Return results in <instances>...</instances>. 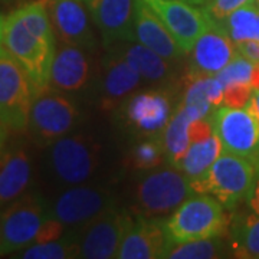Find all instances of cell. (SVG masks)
Listing matches in <instances>:
<instances>
[{
	"label": "cell",
	"instance_id": "ab89813d",
	"mask_svg": "<svg viewBox=\"0 0 259 259\" xmlns=\"http://www.w3.org/2000/svg\"><path fill=\"white\" fill-rule=\"evenodd\" d=\"M250 85L253 90H259V64H255V68H253V75H252V81H250Z\"/></svg>",
	"mask_w": 259,
	"mask_h": 259
},
{
	"label": "cell",
	"instance_id": "277c9868",
	"mask_svg": "<svg viewBox=\"0 0 259 259\" xmlns=\"http://www.w3.org/2000/svg\"><path fill=\"white\" fill-rule=\"evenodd\" d=\"M35 95V85L26 71L0 48V124L13 133L28 130Z\"/></svg>",
	"mask_w": 259,
	"mask_h": 259
},
{
	"label": "cell",
	"instance_id": "8992f818",
	"mask_svg": "<svg viewBox=\"0 0 259 259\" xmlns=\"http://www.w3.org/2000/svg\"><path fill=\"white\" fill-rule=\"evenodd\" d=\"M78 110L66 95L51 87L36 91L30 110L29 127L39 146H49L74 128Z\"/></svg>",
	"mask_w": 259,
	"mask_h": 259
},
{
	"label": "cell",
	"instance_id": "836d02e7",
	"mask_svg": "<svg viewBox=\"0 0 259 259\" xmlns=\"http://www.w3.org/2000/svg\"><path fill=\"white\" fill-rule=\"evenodd\" d=\"M64 229V223H61L59 221L54 219V218H48L47 221L44 222V225H42L39 233H37L36 242H35V243H44V242L56 241V239L62 238Z\"/></svg>",
	"mask_w": 259,
	"mask_h": 259
},
{
	"label": "cell",
	"instance_id": "ba28073f",
	"mask_svg": "<svg viewBox=\"0 0 259 259\" xmlns=\"http://www.w3.org/2000/svg\"><path fill=\"white\" fill-rule=\"evenodd\" d=\"M193 193L190 179L186 175L173 168H163L141 179L136 197L140 209L151 218L175 210Z\"/></svg>",
	"mask_w": 259,
	"mask_h": 259
},
{
	"label": "cell",
	"instance_id": "d4e9b609",
	"mask_svg": "<svg viewBox=\"0 0 259 259\" xmlns=\"http://www.w3.org/2000/svg\"><path fill=\"white\" fill-rule=\"evenodd\" d=\"M213 23L222 29L233 42L259 40V8L255 3L235 10L221 22Z\"/></svg>",
	"mask_w": 259,
	"mask_h": 259
},
{
	"label": "cell",
	"instance_id": "d6a6232c",
	"mask_svg": "<svg viewBox=\"0 0 259 259\" xmlns=\"http://www.w3.org/2000/svg\"><path fill=\"white\" fill-rule=\"evenodd\" d=\"M253 88L249 83H229L223 87V104L232 108H243L250 101Z\"/></svg>",
	"mask_w": 259,
	"mask_h": 259
},
{
	"label": "cell",
	"instance_id": "f1b7e54d",
	"mask_svg": "<svg viewBox=\"0 0 259 259\" xmlns=\"http://www.w3.org/2000/svg\"><path fill=\"white\" fill-rule=\"evenodd\" d=\"M185 108L187 114L190 115L192 120H200L207 118L210 114V102L206 95V83L204 76L202 78H194L192 82L189 83L185 94Z\"/></svg>",
	"mask_w": 259,
	"mask_h": 259
},
{
	"label": "cell",
	"instance_id": "4fadbf2b",
	"mask_svg": "<svg viewBox=\"0 0 259 259\" xmlns=\"http://www.w3.org/2000/svg\"><path fill=\"white\" fill-rule=\"evenodd\" d=\"M111 207V196L104 190L75 186L59 194L49 207V218H54L65 226L88 222L100 213Z\"/></svg>",
	"mask_w": 259,
	"mask_h": 259
},
{
	"label": "cell",
	"instance_id": "e0dca14e",
	"mask_svg": "<svg viewBox=\"0 0 259 259\" xmlns=\"http://www.w3.org/2000/svg\"><path fill=\"white\" fill-rule=\"evenodd\" d=\"M134 32L140 44L166 59H177L185 55L163 20L144 0H134Z\"/></svg>",
	"mask_w": 259,
	"mask_h": 259
},
{
	"label": "cell",
	"instance_id": "484cf974",
	"mask_svg": "<svg viewBox=\"0 0 259 259\" xmlns=\"http://www.w3.org/2000/svg\"><path fill=\"white\" fill-rule=\"evenodd\" d=\"M233 252L243 258H259V216L252 212L236 219L231 229Z\"/></svg>",
	"mask_w": 259,
	"mask_h": 259
},
{
	"label": "cell",
	"instance_id": "4dcf8cb0",
	"mask_svg": "<svg viewBox=\"0 0 259 259\" xmlns=\"http://www.w3.org/2000/svg\"><path fill=\"white\" fill-rule=\"evenodd\" d=\"M253 68H255L253 62H250V61L245 59L239 54H236V56L232 59L231 62L226 65L222 71H219L214 76L221 81L223 87L236 82L249 83L250 85L252 75H253Z\"/></svg>",
	"mask_w": 259,
	"mask_h": 259
},
{
	"label": "cell",
	"instance_id": "44dd1931",
	"mask_svg": "<svg viewBox=\"0 0 259 259\" xmlns=\"http://www.w3.org/2000/svg\"><path fill=\"white\" fill-rule=\"evenodd\" d=\"M192 121L193 120L186 111L185 104H182L176 114L167 122L166 128L163 131V144H164L168 163L177 170L180 168L182 160L190 146L189 125Z\"/></svg>",
	"mask_w": 259,
	"mask_h": 259
},
{
	"label": "cell",
	"instance_id": "f6af8a7d",
	"mask_svg": "<svg viewBox=\"0 0 259 259\" xmlns=\"http://www.w3.org/2000/svg\"><path fill=\"white\" fill-rule=\"evenodd\" d=\"M83 2H88V0H83Z\"/></svg>",
	"mask_w": 259,
	"mask_h": 259
},
{
	"label": "cell",
	"instance_id": "9a60e30c",
	"mask_svg": "<svg viewBox=\"0 0 259 259\" xmlns=\"http://www.w3.org/2000/svg\"><path fill=\"white\" fill-rule=\"evenodd\" d=\"M210 20V19H209ZM236 56L235 42L210 22L192 49V78L216 75Z\"/></svg>",
	"mask_w": 259,
	"mask_h": 259
},
{
	"label": "cell",
	"instance_id": "f546056e",
	"mask_svg": "<svg viewBox=\"0 0 259 259\" xmlns=\"http://www.w3.org/2000/svg\"><path fill=\"white\" fill-rule=\"evenodd\" d=\"M166 153L163 141L146 140L140 143L133 151V164L140 170H151L161 164L163 154Z\"/></svg>",
	"mask_w": 259,
	"mask_h": 259
},
{
	"label": "cell",
	"instance_id": "3957f363",
	"mask_svg": "<svg viewBox=\"0 0 259 259\" xmlns=\"http://www.w3.org/2000/svg\"><path fill=\"white\" fill-rule=\"evenodd\" d=\"M164 225L171 243H183L221 236L228 231L229 218L216 197L199 194L186 199Z\"/></svg>",
	"mask_w": 259,
	"mask_h": 259
},
{
	"label": "cell",
	"instance_id": "60d3db41",
	"mask_svg": "<svg viewBox=\"0 0 259 259\" xmlns=\"http://www.w3.org/2000/svg\"><path fill=\"white\" fill-rule=\"evenodd\" d=\"M6 137H8V133H6V127L3 124H0V156L5 150V143H6Z\"/></svg>",
	"mask_w": 259,
	"mask_h": 259
},
{
	"label": "cell",
	"instance_id": "83f0119b",
	"mask_svg": "<svg viewBox=\"0 0 259 259\" xmlns=\"http://www.w3.org/2000/svg\"><path fill=\"white\" fill-rule=\"evenodd\" d=\"M79 256V246L75 235L64 239L33 243L22 252L20 258L25 259H68Z\"/></svg>",
	"mask_w": 259,
	"mask_h": 259
},
{
	"label": "cell",
	"instance_id": "7c38bea8",
	"mask_svg": "<svg viewBox=\"0 0 259 259\" xmlns=\"http://www.w3.org/2000/svg\"><path fill=\"white\" fill-rule=\"evenodd\" d=\"M166 225L157 219L131 218L122 238L117 258L120 259H156L164 258L171 248Z\"/></svg>",
	"mask_w": 259,
	"mask_h": 259
},
{
	"label": "cell",
	"instance_id": "f35d334b",
	"mask_svg": "<svg viewBox=\"0 0 259 259\" xmlns=\"http://www.w3.org/2000/svg\"><path fill=\"white\" fill-rule=\"evenodd\" d=\"M246 108L249 110L253 117L259 121V90H253V94L250 97L249 104L246 105Z\"/></svg>",
	"mask_w": 259,
	"mask_h": 259
},
{
	"label": "cell",
	"instance_id": "7bdbcfd3",
	"mask_svg": "<svg viewBox=\"0 0 259 259\" xmlns=\"http://www.w3.org/2000/svg\"><path fill=\"white\" fill-rule=\"evenodd\" d=\"M186 2H189V3H192V5H200V6H204L209 0H186Z\"/></svg>",
	"mask_w": 259,
	"mask_h": 259
},
{
	"label": "cell",
	"instance_id": "ffe728a7",
	"mask_svg": "<svg viewBox=\"0 0 259 259\" xmlns=\"http://www.w3.org/2000/svg\"><path fill=\"white\" fill-rule=\"evenodd\" d=\"M170 100L164 93L150 91L136 95L128 104V120L141 131L154 134L164 131L170 121Z\"/></svg>",
	"mask_w": 259,
	"mask_h": 259
},
{
	"label": "cell",
	"instance_id": "d590c367",
	"mask_svg": "<svg viewBox=\"0 0 259 259\" xmlns=\"http://www.w3.org/2000/svg\"><path fill=\"white\" fill-rule=\"evenodd\" d=\"M206 83V95L212 107H221L223 104V85L221 81L214 76H204Z\"/></svg>",
	"mask_w": 259,
	"mask_h": 259
},
{
	"label": "cell",
	"instance_id": "5bb4252c",
	"mask_svg": "<svg viewBox=\"0 0 259 259\" xmlns=\"http://www.w3.org/2000/svg\"><path fill=\"white\" fill-rule=\"evenodd\" d=\"M48 15L61 44L93 48L95 39L90 19L79 0H48Z\"/></svg>",
	"mask_w": 259,
	"mask_h": 259
},
{
	"label": "cell",
	"instance_id": "6da1fadb",
	"mask_svg": "<svg viewBox=\"0 0 259 259\" xmlns=\"http://www.w3.org/2000/svg\"><path fill=\"white\" fill-rule=\"evenodd\" d=\"M55 39L48 0L28 3L5 19L2 47L22 65L36 91L49 87Z\"/></svg>",
	"mask_w": 259,
	"mask_h": 259
},
{
	"label": "cell",
	"instance_id": "ac0fdd59",
	"mask_svg": "<svg viewBox=\"0 0 259 259\" xmlns=\"http://www.w3.org/2000/svg\"><path fill=\"white\" fill-rule=\"evenodd\" d=\"M88 76L90 65L82 48L62 44L54 56L49 87L59 93H75L87 83Z\"/></svg>",
	"mask_w": 259,
	"mask_h": 259
},
{
	"label": "cell",
	"instance_id": "5b68a950",
	"mask_svg": "<svg viewBox=\"0 0 259 259\" xmlns=\"http://www.w3.org/2000/svg\"><path fill=\"white\" fill-rule=\"evenodd\" d=\"M49 218L47 200L36 193L20 196L0 216V255L33 245Z\"/></svg>",
	"mask_w": 259,
	"mask_h": 259
},
{
	"label": "cell",
	"instance_id": "4316f807",
	"mask_svg": "<svg viewBox=\"0 0 259 259\" xmlns=\"http://www.w3.org/2000/svg\"><path fill=\"white\" fill-rule=\"evenodd\" d=\"M225 253V243L219 236L197 239L183 243H173L164 258L168 259H214Z\"/></svg>",
	"mask_w": 259,
	"mask_h": 259
},
{
	"label": "cell",
	"instance_id": "cb8c5ba5",
	"mask_svg": "<svg viewBox=\"0 0 259 259\" xmlns=\"http://www.w3.org/2000/svg\"><path fill=\"white\" fill-rule=\"evenodd\" d=\"M141 75L122 58H114L104 76V95L110 101H117L139 87Z\"/></svg>",
	"mask_w": 259,
	"mask_h": 259
},
{
	"label": "cell",
	"instance_id": "2e32d148",
	"mask_svg": "<svg viewBox=\"0 0 259 259\" xmlns=\"http://www.w3.org/2000/svg\"><path fill=\"white\" fill-rule=\"evenodd\" d=\"M87 3L107 47L136 39L133 0H88Z\"/></svg>",
	"mask_w": 259,
	"mask_h": 259
},
{
	"label": "cell",
	"instance_id": "8fae6325",
	"mask_svg": "<svg viewBox=\"0 0 259 259\" xmlns=\"http://www.w3.org/2000/svg\"><path fill=\"white\" fill-rule=\"evenodd\" d=\"M166 25L185 54L192 52L194 44L209 28L210 20L203 9L185 0H144Z\"/></svg>",
	"mask_w": 259,
	"mask_h": 259
},
{
	"label": "cell",
	"instance_id": "30bf717a",
	"mask_svg": "<svg viewBox=\"0 0 259 259\" xmlns=\"http://www.w3.org/2000/svg\"><path fill=\"white\" fill-rule=\"evenodd\" d=\"M212 122L223 151L248 158L259 167V121L248 108H219Z\"/></svg>",
	"mask_w": 259,
	"mask_h": 259
},
{
	"label": "cell",
	"instance_id": "8d00e7d4",
	"mask_svg": "<svg viewBox=\"0 0 259 259\" xmlns=\"http://www.w3.org/2000/svg\"><path fill=\"white\" fill-rule=\"evenodd\" d=\"M235 48H236V54H239L253 64H259V40L235 42Z\"/></svg>",
	"mask_w": 259,
	"mask_h": 259
},
{
	"label": "cell",
	"instance_id": "74e56055",
	"mask_svg": "<svg viewBox=\"0 0 259 259\" xmlns=\"http://www.w3.org/2000/svg\"><path fill=\"white\" fill-rule=\"evenodd\" d=\"M248 203H249L250 212H253L259 216V167H256V179H255L252 192L248 197Z\"/></svg>",
	"mask_w": 259,
	"mask_h": 259
},
{
	"label": "cell",
	"instance_id": "9c48e42d",
	"mask_svg": "<svg viewBox=\"0 0 259 259\" xmlns=\"http://www.w3.org/2000/svg\"><path fill=\"white\" fill-rule=\"evenodd\" d=\"M130 219V214L118 212L111 206L83 223L82 228L74 233L79 246V256L87 259L117 258Z\"/></svg>",
	"mask_w": 259,
	"mask_h": 259
},
{
	"label": "cell",
	"instance_id": "ee69618b",
	"mask_svg": "<svg viewBox=\"0 0 259 259\" xmlns=\"http://www.w3.org/2000/svg\"><path fill=\"white\" fill-rule=\"evenodd\" d=\"M255 5H256V6L259 8V0H255Z\"/></svg>",
	"mask_w": 259,
	"mask_h": 259
},
{
	"label": "cell",
	"instance_id": "d6986e66",
	"mask_svg": "<svg viewBox=\"0 0 259 259\" xmlns=\"http://www.w3.org/2000/svg\"><path fill=\"white\" fill-rule=\"evenodd\" d=\"M32 179V157L28 148L15 146L0 156V207L16 200Z\"/></svg>",
	"mask_w": 259,
	"mask_h": 259
},
{
	"label": "cell",
	"instance_id": "1f68e13d",
	"mask_svg": "<svg viewBox=\"0 0 259 259\" xmlns=\"http://www.w3.org/2000/svg\"><path fill=\"white\" fill-rule=\"evenodd\" d=\"M255 3V0H209L202 9L212 22H221L235 10Z\"/></svg>",
	"mask_w": 259,
	"mask_h": 259
},
{
	"label": "cell",
	"instance_id": "52a82bcc",
	"mask_svg": "<svg viewBox=\"0 0 259 259\" xmlns=\"http://www.w3.org/2000/svg\"><path fill=\"white\" fill-rule=\"evenodd\" d=\"M95 164L94 147L81 136H64L49 144L47 168L56 183H83L93 176Z\"/></svg>",
	"mask_w": 259,
	"mask_h": 259
},
{
	"label": "cell",
	"instance_id": "7a4b0ae2",
	"mask_svg": "<svg viewBox=\"0 0 259 259\" xmlns=\"http://www.w3.org/2000/svg\"><path fill=\"white\" fill-rule=\"evenodd\" d=\"M256 179V167L248 158L223 151L212 167L190 180L194 193L212 194L225 209H233L248 200Z\"/></svg>",
	"mask_w": 259,
	"mask_h": 259
},
{
	"label": "cell",
	"instance_id": "b9f144b4",
	"mask_svg": "<svg viewBox=\"0 0 259 259\" xmlns=\"http://www.w3.org/2000/svg\"><path fill=\"white\" fill-rule=\"evenodd\" d=\"M3 30H5V18L0 16V48H3L2 47V44H3Z\"/></svg>",
	"mask_w": 259,
	"mask_h": 259
},
{
	"label": "cell",
	"instance_id": "7402d4cb",
	"mask_svg": "<svg viewBox=\"0 0 259 259\" xmlns=\"http://www.w3.org/2000/svg\"><path fill=\"white\" fill-rule=\"evenodd\" d=\"M222 153V143L214 133L207 139L190 143L179 170H182L190 180L197 179L212 167Z\"/></svg>",
	"mask_w": 259,
	"mask_h": 259
},
{
	"label": "cell",
	"instance_id": "603a6c76",
	"mask_svg": "<svg viewBox=\"0 0 259 259\" xmlns=\"http://www.w3.org/2000/svg\"><path fill=\"white\" fill-rule=\"evenodd\" d=\"M122 58L147 81H161L170 74V65L167 64L166 58L140 42L124 48Z\"/></svg>",
	"mask_w": 259,
	"mask_h": 259
},
{
	"label": "cell",
	"instance_id": "e575fe53",
	"mask_svg": "<svg viewBox=\"0 0 259 259\" xmlns=\"http://www.w3.org/2000/svg\"><path fill=\"white\" fill-rule=\"evenodd\" d=\"M213 134H214L213 122L206 120V118L193 120L190 122V125H189V139H190V143L207 139V137H210Z\"/></svg>",
	"mask_w": 259,
	"mask_h": 259
}]
</instances>
